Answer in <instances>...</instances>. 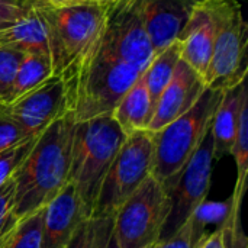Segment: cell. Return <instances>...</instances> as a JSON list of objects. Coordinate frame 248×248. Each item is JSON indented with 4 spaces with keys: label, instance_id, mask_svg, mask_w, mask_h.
<instances>
[{
    "label": "cell",
    "instance_id": "obj_15",
    "mask_svg": "<svg viewBox=\"0 0 248 248\" xmlns=\"http://www.w3.org/2000/svg\"><path fill=\"white\" fill-rule=\"evenodd\" d=\"M201 0H145V31L154 54L179 38Z\"/></svg>",
    "mask_w": 248,
    "mask_h": 248
},
{
    "label": "cell",
    "instance_id": "obj_4",
    "mask_svg": "<svg viewBox=\"0 0 248 248\" xmlns=\"http://www.w3.org/2000/svg\"><path fill=\"white\" fill-rule=\"evenodd\" d=\"M100 46V45H99ZM142 73L97 51L71 76L61 80L67 99V115L74 122L110 115Z\"/></svg>",
    "mask_w": 248,
    "mask_h": 248
},
{
    "label": "cell",
    "instance_id": "obj_27",
    "mask_svg": "<svg viewBox=\"0 0 248 248\" xmlns=\"http://www.w3.org/2000/svg\"><path fill=\"white\" fill-rule=\"evenodd\" d=\"M31 138L22 131V128L10 118L4 106L0 105V153L19 145Z\"/></svg>",
    "mask_w": 248,
    "mask_h": 248
},
{
    "label": "cell",
    "instance_id": "obj_22",
    "mask_svg": "<svg viewBox=\"0 0 248 248\" xmlns=\"http://www.w3.org/2000/svg\"><path fill=\"white\" fill-rule=\"evenodd\" d=\"M246 190H247V182L235 183L234 193L230 199V208L221 225L225 248H248L247 237L241 225V208H243Z\"/></svg>",
    "mask_w": 248,
    "mask_h": 248
},
{
    "label": "cell",
    "instance_id": "obj_10",
    "mask_svg": "<svg viewBox=\"0 0 248 248\" xmlns=\"http://www.w3.org/2000/svg\"><path fill=\"white\" fill-rule=\"evenodd\" d=\"M212 161L214 140L209 129L177 179L169 189H166L171 201V208L158 241H164L176 234L205 203L211 187Z\"/></svg>",
    "mask_w": 248,
    "mask_h": 248
},
{
    "label": "cell",
    "instance_id": "obj_33",
    "mask_svg": "<svg viewBox=\"0 0 248 248\" xmlns=\"http://www.w3.org/2000/svg\"><path fill=\"white\" fill-rule=\"evenodd\" d=\"M106 248H121V247L118 246V243L115 241V238H113V237H110V240H109V243H108Z\"/></svg>",
    "mask_w": 248,
    "mask_h": 248
},
{
    "label": "cell",
    "instance_id": "obj_6",
    "mask_svg": "<svg viewBox=\"0 0 248 248\" xmlns=\"http://www.w3.org/2000/svg\"><path fill=\"white\" fill-rule=\"evenodd\" d=\"M209 1L217 20V36L203 81L206 87L227 90L247 80V22L237 0Z\"/></svg>",
    "mask_w": 248,
    "mask_h": 248
},
{
    "label": "cell",
    "instance_id": "obj_5",
    "mask_svg": "<svg viewBox=\"0 0 248 248\" xmlns=\"http://www.w3.org/2000/svg\"><path fill=\"white\" fill-rule=\"evenodd\" d=\"M224 90L206 87L198 102L182 116L153 134L151 176L169 189L211 129Z\"/></svg>",
    "mask_w": 248,
    "mask_h": 248
},
{
    "label": "cell",
    "instance_id": "obj_32",
    "mask_svg": "<svg viewBox=\"0 0 248 248\" xmlns=\"http://www.w3.org/2000/svg\"><path fill=\"white\" fill-rule=\"evenodd\" d=\"M25 3H48V4H76L90 1H108V0H22Z\"/></svg>",
    "mask_w": 248,
    "mask_h": 248
},
{
    "label": "cell",
    "instance_id": "obj_2",
    "mask_svg": "<svg viewBox=\"0 0 248 248\" xmlns=\"http://www.w3.org/2000/svg\"><path fill=\"white\" fill-rule=\"evenodd\" d=\"M109 1L31 3L45 25L52 76L61 80L68 77L97 51L103 36Z\"/></svg>",
    "mask_w": 248,
    "mask_h": 248
},
{
    "label": "cell",
    "instance_id": "obj_9",
    "mask_svg": "<svg viewBox=\"0 0 248 248\" xmlns=\"http://www.w3.org/2000/svg\"><path fill=\"white\" fill-rule=\"evenodd\" d=\"M145 0H110L99 51L144 73L154 51L145 31Z\"/></svg>",
    "mask_w": 248,
    "mask_h": 248
},
{
    "label": "cell",
    "instance_id": "obj_12",
    "mask_svg": "<svg viewBox=\"0 0 248 248\" xmlns=\"http://www.w3.org/2000/svg\"><path fill=\"white\" fill-rule=\"evenodd\" d=\"M205 89L206 86L203 78L190 65L180 60L171 80L155 103L154 113L147 131L157 132L186 113L198 102Z\"/></svg>",
    "mask_w": 248,
    "mask_h": 248
},
{
    "label": "cell",
    "instance_id": "obj_28",
    "mask_svg": "<svg viewBox=\"0 0 248 248\" xmlns=\"http://www.w3.org/2000/svg\"><path fill=\"white\" fill-rule=\"evenodd\" d=\"M13 193L15 183L10 177L0 186V238L17 222L13 217Z\"/></svg>",
    "mask_w": 248,
    "mask_h": 248
},
{
    "label": "cell",
    "instance_id": "obj_16",
    "mask_svg": "<svg viewBox=\"0 0 248 248\" xmlns=\"http://www.w3.org/2000/svg\"><path fill=\"white\" fill-rule=\"evenodd\" d=\"M248 99L247 80L224 90L221 102L214 113L211 134L214 140V158L219 160L231 154L244 100Z\"/></svg>",
    "mask_w": 248,
    "mask_h": 248
},
{
    "label": "cell",
    "instance_id": "obj_13",
    "mask_svg": "<svg viewBox=\"0 0 248 248\" xmlns=\"http://www.w3.org/2000/svg\"><path fill=\"white\" fill-rule=\"evenodd\" d=\"M86 219L77 192L68 182L44 208L42 248H65Z\"/></svg>",
    "mask_w": 248,
    "mask_h": 248
},
{
    "label": "cell",
    "instance_id": "obj_3",
    "mask_svg": "<svg viewBox=\"0 0 248 248\" xmlns=\"http://www.w3.org/2000/svg\"><path fill=\"white\" fill-rule=\"evenodd\" d=\"M126 134L112 115L76 122L68 182L74 186L86 218H92L102 182Z\"/></svg>",
    "mask_w": 248,
    "mask_h": 248
},
{
    "label": "cell",
    "instance_id": "obj_17",
    "mask_svg": "<svg viewBox=\"0 0 248 248\" xmlns=\"http://www.w3.org/2000/svg\"><path fill=\"white\" fill-rule=\"evenodd\" d=\"M28 6L29 9L23 17L0 29V49L48 54L44 20L31 3H28Z\"/></svg>",
    "mask_w": 248,
    "mask_h": 248
},
{
    "label": "cell",
    "instance_id": "obj_26",
    "mask_svg": "<svg viewBox=\"0 0 248 248\" xmlns=\"http://www.w3.org/2000/svg\"><path fill=\"white\" fill-rule=\"evenodd\" d=\"M33 142H35V138H31L19 145H15L0 153V186L13 176L16 169L29 154Z\"/></svg>",
    "mask_w": 248,
    "mask_h": 248
},
{
    "label": "cell",
    "instance_id": "obj_30",
    "mask_svg": "<svg viewBox=\"0 0 248 248\" xmlns=\"http://www.w3.org/2000/svg\"><path fill=\"white\" fill-rule=\"evenodd\" d=\"M193 228H192V218L170 238L164 241H158L153 248H193Z\"/></svg>",
    "mask_w": 248,
    "mask_h": 248
},
{
    "label": "cell",
    "instance_id": "obj_7",
    "mask_svg": "<svg viewBox=\"0 0 248 248\" xmlns=\"http://www.w3.org/2000/svg\"><path fill=\"white\" fill-rule=\"evenodd\" d=\"M153 134L147 129L126 135L112 161L94 203L92 218H113L116 211L151 176Z\"/></svg>",
    "mask_w": 248,
    "mask_h": 248
},
{
    "label": "cell",
    "instance_id": "obj_11",
    "mask_svg": "<svg viewBox=\"0 0 248 248\" xmlns=\"http://www.w3.org/2000/svg\"><path fill=\"white\" fill-rule=\"evenodd\" d=\"M3 106L28 138H36L51 124L67 115L64 84L60 77L51 76L35 89Z\"/></svg>",
    "mask_w": 248,
    "mask_h": 248
},
{
    "label": "cell",
    "instance_id": "obj_25",
    "mask_svg": "<svg viewBox=\"0 0 248 248\" xmlns=\"http://www.w3.org/2000/svg\"><path fill=\"white\" fill-rule=\"evenodd\" d=\"M23 54L15 49H0V105L9 102L13 78Z\"/></svg>",
    "mask_w": 248,
    "mask_h": 248
},
{
    "label": "cell",
    "instance_id": "obj_18",
    "mask_svg": "<svg viewBox=\"0 0 248 248\" xmlns=\"http://www.w3.org/2000/svg\"><path fill=\"white\" fill-rule=\"evenodd\" d=\"M154 109L150 100V94L144 81L142 74L137 81L128 89L122 99L115 106L110 113L121 129L129 135L137 131H144L148 128Z\"/></svg>",
    "mask_w": 248,
    "mask_h": 248
},
{
    "label": "cell",
    "instance_id": "obj_20",
    "mask_svg": "<svg viewBox=\"0 0 248 248\" xmlns=\"http://www.w3.org/2000/svg\"><path fill=\"white\" fill-rule=\"evenodd\" d=\"M51 76H52V68H51V61H49L48 54L25 52L13 78L9 102L35 89Z\"/></svg>",
    "mask_w": 248,
    "mask_h": 248
},
{
    "label": "cell",
    "instance_id": "obj_19",
    "mask_svg": "<svg viewBox=\"0 0 248 248\" xmlns=\"http://www.w3.org/2000/svg\"><path fill=\"white\" fill-rule=\"evenodd\" d=\"M180 60H182V45H180V41L176 39L169 46L154 54L150 64L144 70L142 77H144V81L150 94L153 109L155 108V103L160 94L163 93V90L171 80L174 70Z\"/></svg>",
    "mask_w": 248,
    "mask_h": 248
},
{
    "label": "cell",
    "instance_id": "obj_29",
    "mask_svg": "<svg viewBox=\"0 0 248 248\" xmlns=\"http://www.w3.org/2000/svg\"><path fill=\"white\" fill-rule=\"evenodd\" d=\"M28 3L22 0H0V29L16 23L28 12Z\"/></svg>",
    "mask_w": 248,
    "mask_h": 248
},
{
    "label": "cell",
    "instance_id": "obj_24",
    "mask_svg": "<svg viewBox=\"0 0 248 248\" xmlns=\"http://www.w3.org/2000/svg\"><path fill=\"white\" fill-rule=\"evenodd\" d=\"M231 155L237 164V183H244L248 179V99L244 100L240 112L238 128Z\"/></svg>",
    "mask_w": 248,
    "mask_h": 248
},
{
    "label": "cell",
    "instance_id": "obj_1",
    "mask_svg": "<svg viewBox=\"0 0 248 248\" xmlns=\"http://www.w3.org/2000/svg\"><path fill=\"white\" fill-rule=\"evenodd\" d=\"M74 119L65 115L41 132L13 173L16 221L45 208L68 183Z\"/></svg>",
    "mask_w": 248,
    "mask_h": 248
},
{
    "label": "cell",
    "instance_id": "obj_8",
    "mask_svg": "<svg viewBox=\"0 0 248 248\" xmlns=\"http://www.w3.org/2000/svg\"><path fill=\"white\" fill-rule=\"evenodd\" d=\"M171 201L153 176L128 198L113 217L112 237L121 248H153L160 240Z\"/></svg>",
    "mask_w": 248,
    "mask_h": 248
},
{
    "label": "cell",
    "instance_id": "obj_31",
    "mask_svg": "<svg viewBox=\"0 0 248 248\" xmlns=\"http://www.w3.org/2000/svg\"><path fill=\"white\" fill-rule=\"evenodd\" d=\"M193 248H225L224 246V238H222V230L221 227L215 230L212 234L203 237Z\"/></svg>",
    "mask_w": 248,
    "mask_h": 248
},
{
    "label": "cell",
    "instance_id": "obj_23",
    "mask_svg": "<svg viewBox=\"0 0 248 248\" xmlns=\"http://www.w3.org/2000/svg\"><path fill=\"white\" fill-rule=\"evenodd\" d=\"M113 228V218H87L80 224L65 248H106Z\"/></svg>",
    "mask_w": 248,
    "mask_h": 248
},
{
    "label": "cell",
    "instance_id": "obj_21",
    "mask_svg": "<svg viewBox=\"0 0 248 248\" xmlns=\"http://www.w3.org/2000/svg\"><path fill=\"white\" fill-rule=\"evenodd\" d=\"M44 208L19 219L1 238L0 248H42Z\"/></svg>",
    "mask_w": 248,
    "mask_h": 248
},
{
    "label": "cell",
    "instance_id": "obj_14",
    "mask_svg": "<svg viewBox=\"0 0 248 248\" xmlns=\"http://www.w3.org/2000/svg\"><path fill=\"white\" fill-rule=\"evenodd\" d=\"M217 36V20L209 0H201L179 35L182 60L202 78L209 65Z\"/></svg>",
    "mask_w": 248,
    "mask_h": 248
}]
</instances>
